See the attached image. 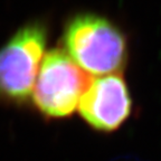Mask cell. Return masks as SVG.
<instances>
[{
	"instance_id": "obj_1",
	"label": "cell",
	"mask_w": 161,
	"mask_h": 161,
	"mask_svg": "<svg viewBox=\"0 0 161 161\" xmlns=\"http://www.w3.org/2000/svg\"><path fill=\"white\" fill-rule=\"evenodd\" d=\"M70 58L90 75H110L125 65L126 44L121 31L104 18L82 15L65 31Z\"/></svg>"
},
{
	"instance_id": "obj_2",
	"label": "cell",
	"mask_w": 161,
	"mask_h": 161,
	"mask_svg": "<svg viewBox=\"0 0 161 161\" xmlns=\"http://www.w3.org/2000/svg\"><path fill=\"white\" fill-rule=\"evenodd\" d=\"M93 80L66 52L52 49L44 56L33 88V101L45 116L66 118L76 108Z\"/></svg>"
},
{
	"instance_id": "obj_3",
	"label": "cell",
	"mask_w": 161,
	"mask_h": 161,
	"mask_svg": "<svg viewBox=\"0 0 161 161\" xmlns=\"http://www.w3.org/2000/svg\"><path fill=\"white\" fill-rule=\"evenodd\" d=\"M45 29L30 25L20 29L0 50V94L14 101L31 95L43 60Z\"/></svg>"
},
{
	"instance_id": "obj_4",
	"label": "cell",
	"mask_w": 161,
	"mask_h": 161,
	"mask_svg": "<svg viewBox=\"0 0 161 161\" xmlns=\"http://www.w3.org/2000/svg\"><path fill=\"white\" fill-rule=\"evenodd\" d=\"M132 110V100L123 77L119 74L98 76L82 96L78 111L92 128L112 132L120 128Z\"/></svg>"
}]
</instances>
